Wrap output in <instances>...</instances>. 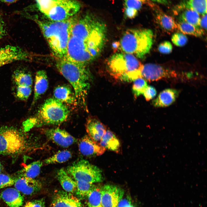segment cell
Wrapping results in <instances>:
<instances>
[{"label":"cell","mask_w":207,"mask_h":207,"mask_svg":"<svg viewBox=\"0 0 207 207\" xmlns=\"http://www.w3.org/2000/svg\"><path fill=\"white\" fill-rule=\"evenodd\" d=\"M107 29L104 22L87 13L76 17L70 30L66 57L85 65L96 59L106 44Z\"/></svg>","instance_id":"1"},{"label":"cell","mask_w":207,"mask_h":207,"mask_svg":"<svg viewBox=\"0 0 207 207\" xmlns=\"http://www.w3.org/2000/svg\"><path fill=\"white\" fill-rule=\"evenodd\" d=\"M75 16L61 21H45L31 18L39 26L57 58L66 57L70 30Z\"/></svg>","instance_id":"2"},{"label":"cell","mask_w":207,"mask_h":207,"mask_svg":"<svg viewBox=\"0 0 207 207\" xmlns=\"http://www.w3.org/2000/svg\"><path fill=\"white\" fill-rule=\"evenodd\" d=\"M56 66L58 71L73 87L76 101L83 107L85 106L90 78L86 66L66 57L57 58Z\"/></svg>","instance_id":"3"},{"label":"cell","mask_w":207,"mask_h":207,"mask_svg":"<svg viewBox=\"0 0 207 207\" xmlns=\"http://www.w3.org/2000/svg\"><path fill=\"white\" fill-rule=\"evenodd\" d=\"M70 113L68 107L54 97L47 99L35 116L23 123L24 128L30 130L34 127L58 125L65 121Z\"/></svg>","instance_id":"4"},{"label":"cell","mask_w":207,"mask_h":207,"mask_svg":"<svg viewBox=\"0 0 207 207\" xmlns=\"http://www.w3.org/2000/svg\"><path fill=\"white\" fill-rule=\"evenodd\" d=\"M154 34L149 29H130L123 34L120 42L122 52L143 58L149 53L153 43Z\"/></svg>","instance_id":"5"},{"label":"cell","mask_w":207,"mask_h":207,"mask_svg":"<svg viewBox=\"0 0 207 207\" xmlns=\"http://www.w3.org/2000/svg\"><path fill=\"white\" fill-rule=\"evenodd\" d=\"M143 65L136 57L123 52L115 53L107 62L108 68L112 76L128 82L141 77V71Z\"/></svg>","instance_id":"6"},{"label":"cell","mask_w":207,"mask_h":207,"mask_svg":"<svg viewBox=\"0 0 207 207\" xmlns=\"http://www.w3.org/2000/svg\"><path fill=\"white\" fill-rule=\"evenodd\" d=\"M39 11L49 20L61 21L68 19L79 11L77 0H35Z\"/></svg>","instance_id":"7"},{"label":"cell","mask_w":207,"mask_h":207,"mask_svg":"<svg viewBox=\"0 0 207 207\" xmlns=\"http://www.w3.org/2000/svg\"><path fill=\"white\" fill-rule=\"evenodd\" d=\"M26 145L24 136L17 129L8 126L0 128V155L19 154L25 150Z\"/></svg>","instance_id":"8"},{"label":"cell","mask_w":207,"mask_h":207,"mask_svg":"<svg viewBox=\"0 0 207 207\" xmlns=\"http://www.w3.org/2000/svg\"><path fill=\"white\" fill-rule=\"evenodd\" d=\"M66 171L75 181L93 184L101 182L103 179L101 170L85 160L74 162L68 167Z\"/></svg>","instance_id":"9"},{"label":"cell","mask_w":207,"mask_h":207,"mask_svg":"<svg viewBox=\"0 0 207 207\" xmlns=\"http://www.w3.org/2000/svg\"><path fill=\"white\" fill-rule=\"evenodd\" d=\"M32 54L17 46L7 45L0 48V67L18 61H29L32 60Z\"/></svg>","instance_id":"10"},{"label":"cell","mask_w":207,"mask_h":207,"mask_svg":"<svg viewBox=\"0 0 207 207\" xmlns=\"http://www.w3.org/2000/svg\"><path fill=\"white\" fill-rule=\"evenodd\" d=\"M141 73V77L149 81L173 77L177 75L175 71L172 70L161 65L152 63L143 65Z\"/></svg>","instance_id":"11"},{"label":"cell","mask_w":207,"mask_h":207,"mask_svg":"<svg viewBox=\"0 0 207 207\" xmlns=\"http://www.w3.org/2000/svg\"><path fill=\"white\" fill-rule=\"evenodd\" d=\"M101 193L102 207H117L124 193L122 188L112 184H106L101 187Z\"/></svg>","instance_id":"12"},{"label":"cell","mask_w":207,"mask_h":207,"mask_svg":"<svg viewBox=\"0 0 207 207\" xmlns=\"http://www.w3.org/2000/svg\"><path fill=\"white\" fill-rule=\"evenodd\" d=\"M44 133L48 139L64 147H68L76 141V139L68 133L60 128L46 129Z\"/></svg>","instance_id":"13"},{"label":"cell","mask_w":207,"mask_h":207,"mask_svg":"<svg viewBox=\"0 0 207 207\" xmlns=\"http://www.w3.org/2000/svg\"><path fill=\"white\" fill-rule=\"evenodd\" d=\"M50 207H84L80 200L72 193L58 191L54 194Z\"/></svg>","instance_id":"14"},{"label":"cell","mask_w":207,"mask_h":207,"mask_svg":"<svg viewBox=\"0 0 207 207\" xmlns=\"http://www.w3.org/2000/svg\"><path fill=\"white\" fill-rule=\"evenodd\" d=\"M15 188L20 192L27 195L37 193L42 187L41 183L34 179L20 177L16 179L14 184Z\"/></svg>","instance_id":"15"},{"label":"cell","mask_w":207,"mask_h":207,"mask_svg":"<svg viewBox=\"0 0 207 207\" xmlns=\"http://www.w3.org/2000/svg\"><path fill=\"white\" fill-rule=\"evenodd\" d=\"M79 150L86 156H100L103 154L106 149L99 143L91 139L89 136H85L78 143Z\"/></svg>","instance_id":"16"},{"label":"cell","mask_w":207,"mask_h":207,"mask_svg":"<svg viewBox=\"0 0 207 207\" xmlns=\"http://www.w3.org/2000/svg\"><path fill=\"white\" fill-rule=\"evenodd\" d=\"M86 127L89 136L97 142L100 141L106 131L104 125L94 117H90L88 119Z\"/></svg>","instance_id":"17"},{"label":"cell","mask_w":207,"mask_h":207,"mask_svg":"<svg viewBox=\"0 0 207 207\" xmlns=\"http://www.w3.org/2000/svg\"><path fill=\"white\" fill-rule=\"evenodd\" d=\"M48 81L46 72L43 70L37 72L35 77L34 95L32 105H34L47 91Z\"/></svg>","instance_id":"18"},{"label":"cell","mask_w":207,"mask_h":207,"mask_svg":"<svg viewBox=\"0 0 207 207\" xmlns=\"http://www.w3.org/2000/svg\"><path fill=\"white\" fill-rule=\"evenodd\" d=\"M0 197L9 207H20L24 203L23 196L15 188L5 189L1 193Z\"/></svg>","instance_id":"19"},{"label":"cell","mask_w":207,"mask_h":207,"mask_svg":"<svg viewBox=\"0 0 207 207\" xmlns=\"http://www.w3.org/2000/svg\"><path fill=\"white\" fill-rule=\"evenodd\" d=\"M178 92L173 89H166L161 92L152 102L156 107H165L170 106L175 100Z\"/></svg>","instance_id":"20"},{"label":"cell","mask_w":207,"mask_h":207,"mask_svg":"<svg viewBox=\"0 0 207 207\" xmlns=\"http://www.w3.org/2000/svg\"><path fill=\"white\" fill-rule=\"evenodd\" d=\"M53 95L55 98L64 103L71 104L76 101L74 92L67 85L56 87L54 91Z\"/></svg>","instance_id":"21"},{"label":"cell","mask_w":207,"mask_h":207,"mask_svg":"<svg viewBox=\"0 0 207 207\" xmlns=\"http://www.w3.org/2000/svg\"><path fill=\"white\" fill-rule=\"evenodd\" d=\"M155 19L156 23L164 31L171 32L177 29V24L171 16L161 11H156Z\"/></svg>","instance_id":"22"},{"label":"cell","mask_w":207,"mask_h":207,"mask_svg":"<svg viewBox=\"0 0 207 207\" xmlns=\"http://www.w3.org/2000/svg\"><path fill=\"white\" fill-rule=\"evenodd\" d=\"M57 177L64 190L68 193L75 192L76 183L74 180L64 168L59 170L57 173Z\"/></svg>","instance_id":"23"},{"label":"cell","mask_w":207,"mask_h":207,"mask_svg":"<svg viewBox=\"0 0 207 207\" xmlns=\"http://www.w3.org/2000/svg\"><path fill=\"white\" fill-rule=\"evenodd\" d=\"M100 145L110 150L118 152L120 147L119 140L111 131L107 130L100 141Z\"/></svg>","instance_id":"24"},{"label":"cell","mask_w":207,"mask_h":207,"mask_svg":"<svg viewBox=\"0 0 207 207\" xmlns=\"http://www.w3.org/2000/svg\"><path fill=\"white\" fill-rule=\"evenodd\" d=\"M43 163L42 161L38 160L26 166L18 172V177H26L34 179L40 174Z\"/></svg>","instance_id":"25"},{"label":"cell","mask_w":207,"mask_h":207,"mask_svg":"<svg viewBox=\"0 0 207 207\" xmlns=\"http://www.w3.org/2000/svg\"><path fill=\"white\" fill-rule=\"evenodd\" d=\"M13 80L17 86L31 87L33 80L31 75L21 69L16 70L12 75Z\"/></svg>","instance_id":"26"},{"label":"cell","mask_w":207,"mask_h":207,"mask_svg":"<svg viewBox=\"0 0 207 207\" xmlns=\"http://www.w3.org/2000/svg\"><path fill=\"white\" fill-rule=\"evenodd\" d=\"M177 24V28L184 34L200 37L204 34L203 29L200 27L183 22L180 21Z\"/></svg>","instance_id":"27"},{"label":"cell","mask_w":207,"mask_h":207,"mask_svg":"<svg viewBox=\"0 0 207 207\" xmlns=\"http://www.w3.org/2000/svg\"><path fill=\"white\" fill-rule=\"evenodd\" d=\"M187 9L194 10L202 15L207 14V0H188L184 4Z\"/></svg>","instance_id":"28"},{"label":"cell","mask_w":207,"mask_h":207,"mask_svg":"<svg viewBox=\"0 0 207 207\" xmlns=\"http://www.w3.org/2000/svg\"><path fill=\"white\" fill-rule=\"evenodd\" d=\"M179 18L181 22L200 27V18L199 14L194 10L186 9L181 14Z\"/></svg>","instance_id":"29"},{"label":"cell","mask_w":207,"mask_h":207,"mask_svg":"<svg viewBox=\"0 0 207 207\" xmlns=\"http://www.w3.org/2000/svg\"><path fill=\"white\" fill-rule=\"evenodd\" d=\"M101 187L95 185L86 198L88 207H102Z\"/></svg>","instance_id":"30"},{"label":"cell","mask_w":207,"mask_h":207,"mask_svg":"<svg viewBox=\"0 0 207 207\" xmlns=\"http://www.w3.org/2000/svg\"><path fill=\"white\" fill-rule=\"evenodd\" d=\"M72 156V154L69 151H59L45 159L44 163L46 164L63 163L68 160Z\"/></svg>","instance_id":"31"},{"label":"cell","mask_w":207,"mask_h":207,"mask_svg":"<svg viewBox=\"0 0 207 207\" xmlns=\"http://www.w3.org/2000/svg\"><path fill=\"white\" fill-rule=\"evenodd\" d=\"M76 183L75 193L77 197L79 199L86 198L95 185L82 181H76Z\"/></svg>","instance_id":"32"},{"label":"cell","mask_w":207,"mask_h":207,"mask_svg":"<svg viewBox=\"0 0 207 207\" xmlns=\"http://www.w3.org/2000/svg\"><path fill=\"white\" fill-rule=\"evenodd\" d=\"M147 86L146 80L142 77L138 78L134 80L132 90L135 98L143 94Z\"/></svg>","instance_id":"33"},{"label":"cell","mask_w":207,"mask_h":207,"mask_svg":"<svg viewBox=\"0 0 207 207\" xmlns=\"http://www.w3.org/2000/svg\"><path fill=\"white\" fill-rule=\"evenodd\" d=\"M32 92V87L17 86L16 95L21 100H26L29 97Z\"/></svg>","instance_id":"34"},{"label":"cell","mask_w":207,"mask_h":207,"mask_svg":"<svg viewBox=\"0 0 207 207\" xmlns=\"http://www.w3.org/2000/svg\"><path fill=\"white\" fill-rule=\"evenodd\" d=\"M171 41L176 46L182 47L185 45L188 41V39L185 34L181 32H176L172 36Z\"/></svg>","instance_id":"35"},{"label":"cell","mask_w":207,"mask_h":207,"mask_svg":"<svg viewBox=\"0 0 207 207\" xmlns=\"http://www.w3.org/2000/svg\"><path fill=\"white\" fill-rule=\"evenodd\" d=\"M16 179L11 177L0 174V189L10 186L14 184Z\"/></svg>","instance_id":"36"},{"label":"cell","mask_w":207,"mask_h":207,"mask_svg":"<svg viewBox=\"0 0 207 207\" xmlns=\"http://www.w3.org/2000/svg\"><path fill=\"white\" fill-rule=\"evenodd\" d=\"M143 4L141 0H124V7L133 9L138 11L141 7Z\"/></svg>","instance_id":"37"},{"label":"cell","mask_w":207,"mask_h":207,"mask_svg":"<svg viewBox=\"0 0 207 207\" xmlns=\"http://www.w3.org/2000/svg\"><path fill=\"white\" fill-rule=\"evenodd\" d=\"M158 49L159 51L161 53L168 54L172 52V46L169 41H165L159 44Z\"/></svg>","instance_id":"38"},{"label":"cell","mask_w":207,"mask_h":207,"mask_svg":"<svg viewBox=\"0 0 207 207\" xmlns=\"http://www.w3.org/2000/svg\"><path fill=\"white\" fill-rule=\"evenodd\" d=\"M157 92L153 87L147 86L143 94L147 101H149L154 98L156 95Z\"/></svg>","instance_id":"39"},{"label":"cell","mask_w":207,"mask_h":207,"mask_svg":"<svg viewBox=\"0 0 207 207\" xmlns=\"http://www.w3.org/2000/svg\"><path fill=\"white\" fill-rule=\"evenodd\" d=\"M23 207H45L44 199L34 200L27 202Z\"/></svg>","instance_id":"40"},{"label":"cell","mask_w":207,"mask_h":207,"mask_svg":"<svg viewBox=\"0 0 207 207\" xmlns=\"http://www.w3.org/2000/svg\"><path fill=\"white\" fill-rule=\"evenodd\" d=\"M138 11L133 9L124 7V13L126 16L130 19L135 18L138 14Z\"/></svg>","instance_id":"41"},{"label":"cell","mask_w":207,"mask_h":207,"mask_svg":"<svg viewBox=\"0 0 207 207\" xmlns=\"http://www.w3.org/2000/svg\"><path fill=\"white\" fill-rule=\"evenodd\" d=\"M117 207H134L131 201L128 199L122 198L118 203Z\"/></svg>","instance_id":"42"},{"label":"cell","mask_w":207,"mask_h":207,"mask_svg":"<svg viewBox=\"0 0 207 207\" xmlns=\"http://www.w3.org/2000/svg\"><path fill=\"white\" fill-rule=\"evenodd\" d=\"M6 34V30L4 22L0 17V40L4 37Z\"/></svg>","instance_id":"43"},{"label":"cell","mask_w":207,"mask_h":207,"mask_svg":"<svg viewBox=\"0 0 207 207\" xmlns=\"http://www.w3.org/2000/svg\"><path fill=\"white\" fill-rule=\"evenodd\" d=\"M200 26L201 28L206 30L207 28V14L203 15L201 18L200 21Z\"/></svg>","instance_id":"44"},{"label":"cell","mask_w":207,"mask_h":207,"mask_svg":"<svg viewBox=\"0 0 207 207\" xmlns=\"http://www.w3.org/2000/svg\"><path fill=\"white\" fill-rule=\"evenodd\" d=\"M112 48L114 52H115L120 49V44L119 41L113 42L112 45Z\"/></svg>","instance_id":"45"},{"label":"cell","mask_w":207,"mask_h":207,"mask_svg":"<svg viewBox=\"0 0 207 207\" xmlns=\"http://www.w3.org/2000/svg\"><path fill=\"white\" fill-rule=\"evenodd\" d=\"M143 3H146L148 4L151 7H153L154 5V4L150 2L149 0H141Z\"/></svg>","instance_id":"46"},{"label":"cell","mask_w":207,"mask_h":207,"mask_svg":"<svg viewBox=\"0 0 207 207\" xmlns=\"http://www.w3.org/2000/svg\"><path fill=\"white\" fill-rule=\"evenodd\" d=\"M18 0H0L2 2L11 3L16 2Z\"/></svg>","instance_id":"47"},{"label":"cell","mask_w":207,"mask_h":207,"mask_svg":"<svg viewBox=\"0 0 207 207\" xmlns=\"http://www.w3.org/2000/svg\"><path fill=\"white\" fill-rule=\"evenodd\" d=\"M152 1L161 4H166L167 3V0H151Z\"/></svg>","instance_id":"48"},{"label":"cell","mask_w":207,"mask_h":207,"mask_svg":"<svg viewBox=\"0 0 207 207\" xmlns=\"http://www.w3.org/2000/svg\"><path fill=\"white\" fill-rule=\"evenodd\" d=\"M3 170V167L1 164L0 163V174L2 172Z\"/></svg>","instance_id":"49"}]
</instances>
